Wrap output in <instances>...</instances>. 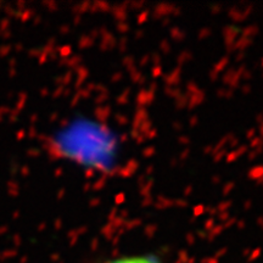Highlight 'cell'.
Here are the masks:
<instances>
[{
  "label": "cell",
  "mask_w": 263,
  "mask_h": 263,
  "mask_svg": "<svg viewBox=\"0 0 263 263\" xmlns=\"http://www.w3.org/2000/svg\"><path fill=\"white\" fill-rule=\"evenodd\" d=\"M106 263H160L155 257L151 256H126Z\"/></svg>",
  "instance_id": "cell-1"
}]
</instances>
